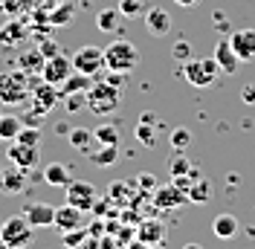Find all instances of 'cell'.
I'll return each mask as SVG.
<instances>
[{
	"label": "cell",
	"instance_id": "cell-1",
	"mask_svg": "<svg viewBox=\"0 0 255 249\" xmlns=\"http://www.w3.org/2000/svg\"><path fill=\"white\" fill-rule=\"evenodd\" d=\"M139 67V49L136 44H130L128 38H116L113 44L105 47V70L111 73H133Z\"/></svg>",
	"mask_w": 255,
	"mask_h": 249
},
{
	"label": "cell",
	"instance_id": "cell-2",
	"mask_svg": "<svg viewBox=\"0 0 255 249\" xmlns=\"http://www.w3.org/2000/svg\"><path fill=\"white\" fill-rule=\"evenodd\" d=\"M29 76L23 70H9V73H0V108H15L23 105L29 99Z\"/></svg>",
	"mask_w": 255,
	"mask_h": 249
},
{
	"label": "cell",
	"instance_id": "cell-3",
	"mask_svg": "<svg viewBox=\"0 0 255 249\" xmlns=\"http://www.w3.org/2000/svg\"><path fill=\"white\" fill-rule=\"evenodd\" d=\"M122 96L125 93L108 81H93V87L87 90V110H93L96 116H111L122 105Z\"/></svg>",
	"mask_w": 255,
	"mask_h": 249
},
{
	"label": "cell",
	"instance_id": "cell-4",
	"mask_svg": "<svg viewBox=\"0 0 255 249\" xmlns=\"http://www.w3.org/2000/svg\"><path fill=\"white\" fill-rule=\"evenodd\" d=\"M0 238L9 249H29L32 241H35V229L29 226V220L23 215H15V218H6L3 226H0Z\"/></svg>",
	"mask_w": 255,
	"mask_h": 249
},
{
	"label": "cell",
	"instance_id": "cell-5",
	"mask_svg": "<svg viewBox=\"0 0 255 249\" xmlns=\"http://www.w3.org/2000/svg\"><path fill=\"white\" fill-rule=\"evenodd\" d=\"M183 76L194 87H212V84H218L221 67L215 58H194L191 55L189 61H183Z\"/></svg>",
	"mask_w": 255,
	"mask_h": 249
},
{
	"label": "cell",
	"instance_id": "cell-6",
	"mask_svg": "<svg viewBox=\"0 0 255 249\" xmlns=\"http://www.w3.org/2000/svg\"><path fill=\"white\" fill-rule=\"evenodd\" d=\"M70 58H73V70L84 76H99V70H105V49L93 47V44L79 47Z\"/></svg>",
	"mask_w": 255,
	"mask_h": 249
},
{
	"label": "cell",
	"instance_id": "cell-7",
	"mask_svg": "<svg viewBox=\"0 0 255 249\" xmlns=\"http://www.w3.org/2000/svg\"><path fill=\"white\" fill-rule=\"evenodd\" d=\"M73 73V58L70 55H64V52H55V55H49L47 61H44V70H41V78L52 84V87H61L64 81L70 78Z\"/></svg>",
	"mask_w": 255,
	"mask_h": 249
},
{
	"label": "cell",
	"instance_id": "cell-8",
	"mask_svg": "<svg viewBox=\"0 0 255 249\" xmlns=\"http://www.w3.org/2000/svg\"><path fill=\"white\" fill-rule=\"evenodd\" d=\"M96 186L93 183H87V180H70V186H67V203L70 206H76V209H81V212H93L96 206Z\"/></svg>",
	"mask_w": 255,
	"mask_h": 249
},
{
	"label": "cell",
	"instance_id": "cell-9",
	"mask_svg": "<svg viewBox=\"0 0 255 249\" xmlns=\"http://www.w3.org/2000/svg\"><path fill=\"white\" fill-rule=\"evenodd\" d=\"M29 102H32V108H35V113L44 116V113H49V110L55 108V102H58V87H52V84H47V81L32 84Z\"/></svg>",
	"mask_w": 255,
	"mask_h": 249
},
{
	"label": "cell",
	"instance_id": "cell-10",
	"mask_svg": "<svg viewBox=\"0 0 255 249\" xmlns=\"http://www.w3.org/2000/svg\"><path fill=\"white\" fill-rule=\"evenodd\" d=\"M6 154H9V162L17 165V168H23V171H29V168H35V165L41 162V151H38V145L12 142V148H9Z\"/></svg>",
	"mask_w": 255,
	"mask_h": 249
},
{
	"label": "cell",
	"instance_id": "cell-11",
	"mask_svg": "<svg viewBox=\"0 0 255 249\" xmlns=\"http://www.w3.org/2000/svg\"><path fill=\"white\" fill-rule=\"evenodd\" d=\"M20 215L29 220L32 229H47V226H52V220H55V209H52L49 203L32 200V203L23 206V212H20Z\"/></svg>",
	"mask_w": 255,
	"mask_h": 249
},
{
	"label": "cell",
	"instance_id": "cell-12",
	"mask_svg": "<svg viewBox=\"0 0 255 249\" xmlns=\"http://www.w3.org/2000/svg\"><path fill=\"white\" fill-rule=\"evenodd\" d=\"M229 44L235 49L238 61H255V29H238L229 35Z\"/></svg>",
	"mask_w": 255,
	"mask_h": 249
},
{
	"label": "cell",
	"instance_id": "cell-13",
	"mask_svg": "<svg viewBox=\"0 0 255 249\" xmlns=\"http://www.w3.org/2000/svg\"><path fill=\"white\" fill-rule=\"evenodd\" d=\"M52 226H55L58 232L79 229V226H84V212L67 203V206H61V209H55V220H52Z\"/></svg>",
	"mask_w": 255,
	"mask_h": 249
},
{
	"label": "cell",
	"instance_id": "cell-14",
	"mask_svg": "<svg viewBox=\"0 0 255 249\" xmlns=\"http://www.w3.org/2000/svg\"><path fill=\"white\" fill-rule=\"evenodd\" d=\"M215 61H218V67H221V73H226V76H235L238 73V55H235V49H232V44H229V38H223V41H218V47H215V55H212Z\"/></svg>",
	"mask_w": 255,
	"mask_h": 249
},
{
	"label": "cell",
	"instance_id": "cell-15",
	"mask_svg": "<svg viewBox=\"0 0 255 249\" xmlns=\"http://www.w3.org/2000/svg\"><path fill=\"white\" fill-rule=\"evenodd\" d=\"M154 203H157L159 209H177V206L189 203V194H186L183 188L177 186V183H171V186L157 188V194H154Z\"/></svg>",
	"mask_w": 255,
	"mask_h": 249
},
{
	"label": "cell",
	"instance_id": "cell-16",
	"mask_svg": "<svg viewBox=\"0 0 255 249\" xmlns=\"http://www.w3.org/2000/svg\"><path fill=\"white\" fill-rule=\"evenodd\" d=\"M145 26L151 35H168L171 32V15L162 6H151V9H145Z\"/></svg>",
	"mask_w": 255,
	"mask_h": 249
},
{
	"label": "cell",
	"instance_id": "cell-17",
	"mask_svg": "<svg viewBox=\"0 0 255 249\" xmlns=\"http://www.w3.org/2000/svg\"><path fill=\"white\" fill-rule=\"evenodd\" d=\"M157 130H165L157 122V116L154 113H142L139 116V124H136V139L145 142V145H157Z\"/></svg>",
	"mask_w": 255,
	"mask_h": 249
},
{
	"label": "cell",
	"instance_id": "cell-18",
	"mask_svg": "<svg viewBox=\"0 0 255 249\" xmlns=\"http://www.w3.org/2000/svg\"><path fill=\"white\" fill-rule=\"evenodd\" d=\"M23 41H26V26L20 20H9V23L0 26V47L12 49L17 44H23Z\"/></svg>",
	"mask_w": 255,
	"mask_h": 249
},
{
	"label": "cell",
	"instance_id": "cell-19",
	"mask_svg": "<svg viewBox=\"0 0 255 249\" xmlns=\"http://www.w3.org/2000/svg\"><path fill=\"white\" fill-rule=\"evenodd\" d=\"M0 188L6 194H20L26 188V171L23 168H9V171H0Z\"/></svg>",
	"mask_w": 255,
	"mask_h": 249
},
{
	"label": "cell",
	"instance_id": "cell-20",
	"mask_svg": "<svg viewBox=\"0 0 255 249\" xmlns=\"http://www.w3.org/2000/svg\"><path fill=\"white\" fill-rule=\"evenodd\" d=\"M73 180V171L64 165V162H49L44 168V183L47 186H55V188H67Z\"/></svg>",
	"mask_w": 255,
	"mask_h": 249
},
{
	"label": "cell",
	"instance_id": "cell-21",
	"mask_svg": "<svg viewBox=\"0 0 255 249\" xmlns=\"http://www.w3.org/2000/svg\"><path fill=\"white\" fill-rule=\"evenodd\" d=\"M241 229V223L235 215H218V218L212 220V232L215 238H221V241H229V238H235Z\"/></svg>",
	"mask_w": 255,
	"mask_h": 249
},
{
	"label": "cell",
	"instance_id": "cell-22",
	"mask_svg": "<svg viewBox=\"0 0 255 249\" xmlns=\"http://www.w3.org/2000/svg\"><path fill=\"white\" fill-rule=\"evenodd\" d=\"M136 238L145 241V244H159V241H165V223H159V220H142L139 229H136Z\"/></svg>",
	"mask_w": 255,
	"mask_h": 249
},
{
	"label": "cell",
	"instance_id": "cell-23",
	"mask_svg": "<svg viewBox=\"0 0 255 249\" xmlns=\"http://www.w3.org/2000/svg\"><path fill=\"white\" fill-rule=\"evenodd\" d=\"M70 145L79 148L81 154H90V151L96 148L93 127H70Z\"/></svg>",
	"mask_w": 255,
	"mask_h": 249
},
{
	"label": "cell",
	"instance_id": "cell-24",
	"mask_svg": "<svg viewBox=\"0 0 255 249\" xmlns=\"http://www.w3.org/2000/svg\"><path fill=\"white\" fill-rule=\"evenodd\" d=\"M87 156H90V162H93V165L108 168V165H113V162L119 159V145H99V148H93Z\"/></svg>",
	"mask_w": 255,
	"mask_h": 249
},
{
	"label": "cell",
	"instance_id": "cell-25",
	"mask_svg": "<svg viewBox=\"0 0 255 249\" xmlns=\"http://www.w3.org/2000/svg\"><path fill=\"white\" fill-rule=\"evenodd\" d=\"M44 55H41V49H29V52H23L20 58H17V70H23L26 76H35V73H41L44 70Z\"/></svg>",
	"mask_w": 255,
	"mask_h": 249
},
{
	"label": "cell",
	"instance_id": "cell-26",
	"mask_svg": "<svg viewBox=\"0 0 255 249\" xmlns=\"http://www.w3.org/2000/svg\"><path fill=\"white\" fill-rule=\"evenodd\" d=\"M20 127H23V122L17 119L15 113H0V139L3 142H15Z\"/></svg>",
	"mask_w": 255,
	"mask_h": 249
},
{
	"label": "cell",
	"instance_id": "cell-27",
	"mask_svg": "<svg viewBox=\"0 0 255 249\" xmlns=\"http://www.w3.org/2000/svg\"><path fill=\"white\" fill-rule=\"evenodd\" d=\"M61 87H64V96L67 93H87V90L93 87V76H84V73H76V70H73L70 78L64 81Z\"/></svg>",
	"mask_w": 255,
	"mask_h": 249
},
{
	"label": "cell",
	"instance_id": "cell-28",
	"mask_svg": "<svg viewBox=\"0 0 255 249\" xmlns=\"http://www.w3.org/2000/svg\"><path fill=\"white\" fill-rule=\"evenodd\" d=\"M73 17H76V6H73L70 0H64L58 6H52L49 23H52V26H67V23H73Z\"/></svg>",
	"mask_w": 255,
	"mask_h": 249
},
{
	"label": "cell",
	"instance_id": "cell-29",
	"mask_svg": "<svg viewBox=\"0 0 255 249\" xmlns=\"http://www.w3.org/2000/svg\"><path fill=\"white\" fill-rule=\"evenodd\" d=\"M119 23H122V15H119V9H102L99 15H96V26L102 32H119Z\"/></svg>",
	"mask_w": 255,
	"mask_h": 249
},
{
	"label": "cell",
	"instance_id": "cell-30",
	"mask_svg": "<svg viewBox=\"0 0 255 249\" xmlns=\"http://www.w3.org/2000/svg\"><path fill=\"white\" fill-rule=\"evenodd\" d=\"M93 136H96V145H119V139H122L119 127H116V124H111V122L93 127Z\"/></svg>",
	"mask_w": 255,
	"mask_h": 249
},
{
	"label": "cell",
	"instance_id": "cell-31",
	"mask_svg": "<svg viewBox=\"0 0 255 249\" xmlns=\"http://www.w3.org/2000/svg\"><path fill=\"white\" fill-rule=\"evenodd\" d=\"M168 171H171V177H189L191 174L189 156L183 154V151H177V154L171 156V162H168Z\"/></svg>",
	"mask_w": 255,
	"mask_h": 249
},
{
	"label": "cell",
	"instance_id": "cell-32",
	"mask_svg": "<svg viewBox=\"0 0 255 249\" xmlns=\"http://www.w3.org/2000/svg\"><path fill=\"white\" fill-rule=\"evenodd\" d=\"M116 9H119V15L122 17H130V20H133V17L145 15V0H119Z\"/></svg>",
	"mask_w": 255,
	"mask_h": 249
},
{
	"label": "cell",
	"instance_id": "cell-33",
	"mask_svg": "<svg viewBox=\"0 0 255 249\" xmlns=\"http://www.w3.org/2000/svg\"><path fill=\"white\" fill-rule=\"evenodd\" d=\"M84 238H87V229L79 226V229H70V232H61V244L67 249H79L84 244Z\"/></svg>",
	"mask_w": 255,
	"mask_h": 249
},
{
	"label": "cell",
	"instance_id": "cell-34",
	"mask_svg": "<svg viewBox=\"0 0 255 249\" xmlns=\"http://www.w3.org/2000/svg\"><path fill=\"white\" fill-rule=\"evenodd\" d=\"M191 130L189 127H174L171 130V145H174V151H186V148H191Z\"/></svg>",
	"mask_w": 255,
	"mask_h": 249
},
{
	"label": "cell",
	"instance_id": "cell-35",
	"mask_svg": "<svg viewBox=\"0 0 255 249\" xmlns=\"http://www.w3.org/2000/svg\"><path fill=\"white\" fill-rule=\"evenodd\" d=\"M15 142H23V145H41V130H38L35 124H23Z\"/></svg>",
	"mask_w": 255,
	"mask_h": 249
},
{
	"label": "cell",
	"instance_id": "cell-36",
	"mask_svg": "<svg viewBox=\"0 0 255 249\" xmlns=\"http://www.w3.org/2000/svg\"><path fill=\"white\" fill-rule=\"evenodd\" d=\"M186 194H189V203H206V197H209V186L200 180L197 186H191V188H186Z\"/></svg>",
	"mask_w": 255,
	"mask_h": 249
},
{
	"label": "cell",
	"instance_id": "cell-37",
	"mask_svg": "<svg viewBox=\"0 0 255 249\" xmlns=\"http://www.w3.org/2000/svg\"><path fill=\"white\" fill-rule=\"evenodd\" d=\"M81 108H87V93H67V110L76 113Z\"/></svg>",
	"mask_w": 255,
	"mask_h": 249
},
{
	"label": "cell",
	"instance_id": "cell-38",
	"mask_svg": "<svg viewBox=\"0 0 255 249\" xmlns=\"http://www.w3.org/2000/svg\"><path fill=\"white\" fill-rule=\"evenodd\" d=\"M171 55H174L177 61H189L191 58V47L186 44V41H177L174 47H171Z\"/></svg>",
	"mask_w": 255,
	"mask_h": 249
},
{
	"label": "cell",
	"instance_id": "cell-39",
	"mask_svg": "<svg viewBox=\"0 0 255 249\" xmlns=\"http://www.w3.org/2000/svg\"><path fill=\"white\" fill-rule=\"evenodd\" d=\"M105 81H108V84H113L116 90H122V93H125V84H128L125 73H111V70H108V76H105Z\"/></svg>",
	"mask_w": 255,
	"mask_h": 249
},
{
	"label": "cell",
	"instance_id": "cell-40",
	"mask_svg": "<svg viewBox=\"0 0 255 249\" xmlns=\"http://www.w3.org/2000/svg\"><path fill=\"white\" fill-rule=\"evenodd\" d=\"M241 99H244L247 105H255V81L244 84V90H241Z\"/></svg>",
	"mask_w": 255,
	"mask_h": 249
},
{
	"label": "cell",
	"instance_id": "cell-41",
	"mask_svg": "<svg viewBox=\"0 0 255 249\" xmlns=\"http://www.w3.org/2000/svg\"><path fill=\"white\" fill-rule=\"evenodd\" d=\"M212 20H215V26H218L221 32L229 29V20H226V15H223V12H215V17H212Z\"/></svg>",
	"mask_w": 255,
	"mask_h": 249
},
{
	"label": "cell",
	"instance_id": "cell-42",
	"mask_svg": "<svg viewBox=\"0 0 255 249\" xmlns=\"http://www.w3.org/2000/svg\"><path fill=\"white\" fill-rule=\"evenodd\" d=\"M55 52H58V47H55L52 41H44V44H41V55H44V58H49V55H55Z\"/></svg>",
	"mask_w": 255,
	"mask_h": 249
},
{
	"label": "cell",
	"instance_id": "cell-43",
	"mask_svg": "<svg viewBox=\"0 0 255 249\" xmlns=\"http://www.w3.org/2000/svg\"><path fill=\"white\" fill-rule=\"evenodd\" d=\"M125 249H148V244H145V241H139V238H133V241H128Z\"/></svg>",
	"mask_w": 255,
	"mask_h": 249
},
{
	"label": "cell",
	"instance_id": "cell-44",
	"mask_svg": "<svg viewBox=\"0 0 255 249\" xmlns=\"http://www.w3.org/2000/svg\"><path fill=\"white\" fill-rule=\"evenodd\" d=\"M99 249H116V241L113 238H102L99 241Z\"/></svg>",
	"mask_w": 255,
	"mask_h": 249
},
{
	"label": "cell",
	"instance_id": "cell-45",
	"mask_svg": "<svg viewBox=\"0 0 255 249\" xmlns=\"http://www.w3.org/2000/svg\"><path fill=\"white\" fill-rule=\"evenodd\" d=\"M177 6H194V3H200V0H174Z\"/></svg>",
	"mask_w": 255,
	"mask_h": 249
},
{
	"label": "cell",
	"instance_id": "cell-46",
	"mask_svg": "<svg viewBox=\"0 0 255 249\" xmlns=\"http://www.w3.org/2000/svg\"><path fill=\"white\" fill-rule=\"evenodd\" d=\"M183 249H206V247H203V244H186Z\"/></svg>",
	"mask_w": 255,
	"mask_h": 249
},
{
	"label": "cell",
	"instance_id": "cell-47",
	"mask_svg": "<svg viewBox=\"0 0 255 249\" xmlns=\"http://www.w3.org/2000/svg\"><path fill=\"white\" fill-rule=\"evenodd\" d=\"M148 249H165V247H162V241H159V244H148Z\"/></svg>",
	"mask_w": 255,
	"mask_h": 249
},
{
	"label": "cell",
	"instance_id": "cell-48",
	"mask_svg": "<svg viewBox=\"0 0 255 249\" xmlns=\"http://www.w3.org/2000/svg\"><path fill=\"white\" fill-rule=\"evenodd\" d=\"M58 3H64V0H47V6H58Z\"/></svg>",
	"mask_w": 255,
	"mask_h": 249
},
{
	"label": "cell",
	"instance_id": "cell-49",
	"mask_svg": "<svg viewBox=\"0 0 255 249\" xmlns=\"http://www.w3.org/2000/svg\"><path fill=\"white\" fill-rule=\"evenodd\" d=\"M0 249H9V247H6V244H3V238H0Z\"/></svg>",
	"mask_w": 255,
	"mask_h": 249
},
{
	"label": "cell",
	"instance_id": "cell-50",
	"mask_svg": "<svg viewBox=\"0 0 255 249\" xmlns=\"http://www.w3.org/2000/svg\"><path fill=\"white\" fill-rule=\"evenodd\" d=\"M0 142H3V139H0Z\"/></svg>",
	"mask_w": 255,
	"mask_h": 249
}]
</instances>
